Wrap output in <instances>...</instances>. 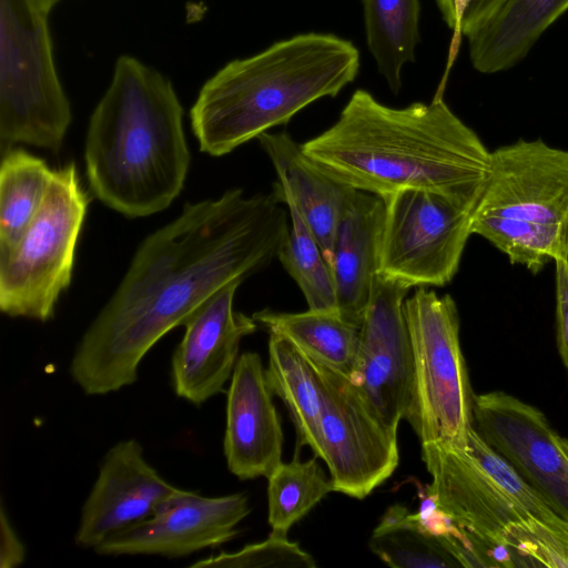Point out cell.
Listing matches in <instances>:
<instances>
[{"instance_id": "6da1fadb", "label": "cell", "mask_w": 568, "mask_h": 568, "mask_svg": "<svg viewBox=\"0 0 568 568\" xmlns=\"http://www.w3.org/2000/svg\"><path fill=\"white\" fill-rule=\"evenodd\" d=\"M272 192L230 189L187 203L146 236L119 286L81 337L70 363L87 395L133 384L145 354L215 292L245 281L275 256L290 213Z\"/></svg>"}, {"instance_id": "7a4b0ae2", "label": "cell", "mask_w": 568, "mask_h": 568, "mask_svg": "<svg viewBox=\"0 0 568 568\" xmlns=\"http://www.w3.org/2000/svg\"><path fill=\"white\" fill-rule=\"evenodd\" d=\"M325 172L384 197L428 190L478 204L491 152L436 94L429 103L392 108L356 90L337 121L302 144Z\"/></svg>"}, {"instance_id": "3957f363", "label": "cell", "mask_w": 568, "mask_h": 568, "mask_svg": "<svg viewBox=\"0 0 568 568\" xmlns=\"http://www.w3.org/2000/svg\"><path fill=\"white\" fill-rule=\"evenodd\" d=\"M171 82L135 58L118 59L91 114L84 148L93 194L128 217L165 210L183 189L190 151Z\"/></svg>"}, {"instance_id": "277c9868", "label": "cell", "mask_w": 568, "mask_h": 568, "mask_svg": "<svg viewBox=\"0 0 568 568\" xmlns=\"http://www.w3.org/2000/svg\"><path fill=\"white\" fill-rule=\"evenodd\" d=\"M359 64L351 41L317 32L227 63L203 85L191 109L200 150L222 156L287 123L308 104L337 95L354 81Z\"/></svg>"}, {"instance_id": "5b68a950", "label": "cell", "mask_w": 568, "mask_h": 568, "mask_svg": "<svg viewBox=\"0 0 568 568\" xmlns=\"http://www.w3.org/2000/svg\"><path fill=\"white\" fill-rule=\"evenodd\" d=\"M426 493L486 566L568 568V538L534 519L467 452L422 444Z\"/></svg>"}, {"instance_id": "8992f818", "label": "cell", "mask_w": 568, "mask_h": 568, "mask_svg": "<svg viewBox=\"0 0 568 568\" xmlns=\"http://www.w3.org/2000/svg\"><path fill=\"white\" fill-rule=\"evenodd\" d=\"M59 0H0V150L58 152L72 114L54 68L48 13Z\"/></svg>"}, {"instance_id": "52a82bcc", "label": "cell", "mask_w": 568, "mask_h": 568, "mask_svg": "<svg viewBox=\"0 0 568 568\" xmlns=\"http://www.w3.org/2000/svg\"><path fill=\"white\" fill-rule=\"evenodd\" d=\"M413 348V396L407 422L420 444L467 450L473 397L459 341V315L449 294L418 286L404 302Z\"/></svg>"}, {"instance_id": "ba28073f", "label": "cell", "mask_w": 568, "mask_h": 568, "mask_svg": "<svg viewBox=\"0 0 568 568\" xmlns=\"http://www.w3.org/2000/svg\"><path fill=\"white\" fill-rule=\"evenodd\" d=\"M90 199L74 162L54 170L44 202L17 245L0 253V310L47 322L72 280Z\"/></svg>"}, {"instance_id": "9c48e42d", "label": "cell", "mask_w": 568, "mask_h": 568, "mask_svg": "<svg viewBox=\"0 0 568 568\" xmlns=\"http://www.w3.org/2000/svg\"><path fill=\"white\" fill-rule=\"evenodd\" d=\"M383 200L378 274L410 288L450 283L473 234L477 204L419 189Z\"/></svg>"}, {"instance_id": "30bf717a", "label": "cell", "mask_w": 568, "mask_h": 568, "mask_svg": "<svg viewBox=\"0 0 568 568\" xmlns=\"http://www.w3.org/2000/svg\"><path fill=\"white\" fill-rule=\"evenodd\" d=\"M313 362L322 385L314 456L325 462L334 491L364 499L398 466L397 432L347 376Z\"/></svg>"}, {"instance_id": "8fae6325", "label": "cell", "mask_w": 568, "mask_h": 568, "mask_svg": "<svg viewBox=\"0 0 568 568\" xmlns=\"http://www.w3.org/2000/svg\"><path fill=\"white\" fill-rule=\"evenodd\" d=\"M409 290L377 274L348 377L396 432L408 418L413 396V348L404 314Z\"/></svg>"}, {"instance_id": "7c38bea8", "label": "cell", "mask_w": 568, "mask_h": 568, "mask_svg": "<svg viewBox=\"0 0 568 568\" xmlns=\"http://www.w3.org/2000/svg\"><path fill=\"white\" fill-rule=\"evenodd\" d=\"M473 427L568 520V457L541 410L500 390L474 394Z\"/></svg>"}, {"instance_id": "4fadbf2b", "label": "cell", "mask_w": 568, "mask_h": 568, "mask_svg": "<svg viewBox=\"0 0 568 568\" xmlns=\"http://www.w3.org/2000/svg\"><path fill=\"white\" fill-rule=\"evenodd\" d=\"M474 215L568 226V150L541 139L497 148Z\"/></svg>"}, {"instance_id": "5bb4252c", "label": "cell", "mask_w": 568, "mask_h": 568, "mask_svg": "<svg viewBox=\"0 0 568 568\" xmlns=\"http://www.w3.org/2000/svg\"><path fill=\"white\" fill-rule=\"evenodd\" d=\"M251 511L242 493L206 497L180 489L155 514L111 536L93 550L99 555L184 557L233 539Z\"/></svg>"}, {"instance_id": "9a60e30c", "label": "cell", "mask_w": 568, "mask_h": 568, "mask_svg": "<svg viewBox=\"0 0 568 568\" xmlns=\"http://www.w3.org/2000/svg\"><path fill=\"white\" fill-rule=\"evenodd\" d=\"M234 281L209 297L184 323L185 332L172 356L175 394L201 405L223 392L239 359L240 343L258 325L233 310Z\"/></svg>"}, {"instance_id": "2e32d148", "label": "cell", "mask_w": 568, "mask_h": 568, "mask_svg": "<svg viewBox=\"0 0 568 568\" xmlns=\"http://www.w3.org/2000/svg\"><path fill=\"white\" fill-rule=\"evenodd\" d=\"M180 489L146 462L138 440L119 442L105 454L83 504L75 544L94 549L111 536L152 517Z\"/></svg>"}, {"instance_id": "e0dca14e", "label": "cell", "mask_w": 568, "mask_h": 568, "mask_svg": "<svg viewBox=\"0 0 568 568\" xmlns=\"http://www.w3.org/2000/svg\"><path fill=\"white\" fill-rule=\"evenodd\" d=\"M257 353L239 356L226 400L224 455L237 478L268 477L282 463L283 430Z\"/></svg>"}, {"instance_id": "ac0fdd59", "label": "cell", "mask_w": 568, "mask_h": 568, "mask_svg": "<svg viewBox=\"0 0 568 568\" xmlns=\"http://www.w3.org/2000/svg\"><path fill=\"white\" fill-rule=\"evenodd\" d=\"M257 140L276 172L273 193L300 214L331 267L336 226L355 189L325 172L285 131Z\"/></svg>"}, {"instance_id": "d6986e66", "label": "cell", "mask_w": 568, "mask_h": 568, "mask_svg": "<svg viewBox=\"0 0 568 568\" xmlns=\"http://www.w3.org/2000/svg\"><path fill=\"white\" fill-rule=\"evenodd\" d=\"M384 211L383 197L354 190L334 234L331 270L337 310L346 321L358 326L378 274Z\"/></svg>"}, {"instance_id": "ffe728a7", "label": "cell", "mask_w": 568, "mask_h": 568, "mask_svg": "<svg viewBox=\"0 0 568 568\" xmlns=\"http://www.w3.org/2000/svg\"><path fill=\"white\" fill-rule=\"evenodd\" d=\"M567 10L568 0H504L465 34L474 68L488 74L511 68Z\"/></svg>"}, {"instance_id": "44dd1931", "label": "cell", "mask_w": 568, "mask_h": 568, "mask_svg": "<svg viewBox=\"0 0 568 568\" xmlns=\"http://www.w3.org/2000/svg\"><path fill=\"white\" fill-rule=\"evenodd\" d=\"M252 317L270 334L288 339L311 359L349 377L358 349L361 326L338 311L308 308L301 313L265 308Z\"/></svg>"}, {"instance_id": "7402d4cb", "label": "cell", "mask_w": 568, "mask_h": 568, "mask_svg": "<svg viewBox=\"0 0 568 568\" xmlns=\"http://www.w3.org/2000/svg\"><path fill=\"white\" fill-rule=\"evenodd\" d=\"M268 384L285 404L296 430V446L316 444L322 412V385L314 362L288 339L270 334Z\"/></svg>"}, {"instance_id": "603a6c76", "label": "cell", "mask_w": 568, "mask_h": 568, "mask_svg": "<svg viewBox=\"0 0 568 568\" xmlns=\"http://www.w3.org/2000/svg\"><path fill=\"white\" fill-rule=\"evenodd\" d=\"M367 47L378 72L397 93L402 71L419 42V0H363Z\"/></svg>"}, {"instance_id": "cb8c5ba5", "label": "cell", "mask_w": 568, "mask_h": 568, "mask_svg": "<svg viewBox=\"0 0 568 568\" xmlns=\"http://www.w3.org/2000/svg\"><path fill=\"white\" fill-rule=\"evenodd\" d=\"M54 170L22 150L2 154L0 166V253L13 248L42 206Z\"/></svg>"}, {"instance_id": "d4e9b609", "label": "cell", "mask_w": 568, "mask_h": 568, "mask_svg": "<svg viewBox=\"0 0 568 568\" xmlns=\"http://www.w3.org/2000/svg\"><path fill=\"white\" fill-rule=\"evenodd\" d=\"M369 549L393 568L460 566L447 545L432 534L416 513L395 504L385 511L368 539Z\"/></svg>"}, {"instance_id": "484cf974", "label": "cell", "mask_w": 568, "mask_h": 568, "mask_svg": "<svg viewBox=\"0 0 568 568\" xmlns=\"http://www.w3.org/2000/svg\"><path fill=\"white\" fill-rule=\"evenodd\" d=\"M471 233L490 242L511 264L538 273L550 261L568 258V226L496 215H474Z\"/></svg>"}, {"instance_id": "4316f807", "label": "cell", "mask_w": 568, "mask_h": 568, "mask_svg": "<svg viewBox=\"0 0 568 568\" xmlns=\"http://www.w3.org/2000/svg\"><path fill=\"white\" fill-rule=\"evenodd\" d=\"M316 456L302 462L296 452L290 463H281L267 477L268 525L271 534L287 536L326 495L334 491L331 477Z\"/></svg>"}, {"instance_id": "83f0119b", "label": "cell", "mask_w": 568, "mask_h": 568, "mask_svg": "<svg viewBox=\"0 0 568 568\" xmlns=\"http://www.w3.org/2000/svg\"><path fill=\"white\" fill-rule=\"evenodd\" d=\"M290 229L277 257L301 288L308 308L338 311L332 270L324 253L300 214L291 206Z\"/></svg>"}, {"instance_id": "f1b7e54d", "label": "cell", "mask_w": 568, "mask_h": 568, "mask_svg": "<svg viewBox=\"0 0 568 568\" xmlns=\"http://www.w3.org/2000/svg\"><path fill=\"white\" fill-rule=\"evenodd\" d=\"M192 568H314V558L304 551L297 542L290 541L287 536L270 534L268 538L251 544L235 552H220L193 562Z\"/></svg>"}, {"instance_id": "f546056e", "label": "cell", "mask_w": 568, "mask_h": 568, "mask_svg": "<svg viewBox=\"0 0 568 568\" xmlns=\"http://www.w3.org/2000/svg\"><path fill=\"white\" fill-rule=\"evenodd\" d=\"M557 344L560 358L568 369V258L555 261Z\"/></svg>"}, {"instance_id": "4dcf8cb0", "label": "cell", "mask_w": 568, "mask_h": 568, "mask_svg": "<svg viewBox=\"0 0 568 568\" xmlns=\"http://www.w3.org/2000/svg\"><path fill=\"white\" fill-rule=\"evenodd\" d=\"M0 567L13 568L21 565L26 558V550L10 524L3 503L0 511Z\"/></svg>"}, {"instance_id": "1f68e13d", "label": "cell", "mask_w": 568, "mask_h": 568, "mask_svg": "<svg viewBox=\"0 0 568 568\" xmlns=\"http://www.w3.org/2000/svg\"><path fill=\"white\" fill-rule=\"evenodd\" d=\"M504 0H473L463 18L462 34L465 36L478 26Z\"/></svg>"}, {"instance_id": "d6a6232c", "label": "cell", "mask_w": 568, "mask_h": 568, "mask_svg": "<svg viewBox=\"0 0 568 568\" xmlns=\"http://www.w3.org/2000/svg\"><path fill=\"white\" fill-rule=\"evenodd\" d=\"M559 445L562 448V450L565 452L566 456L568 457V439L560 436Z\"/></svg>"}]
</instances>
